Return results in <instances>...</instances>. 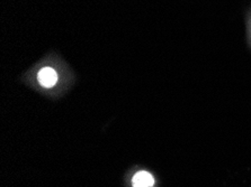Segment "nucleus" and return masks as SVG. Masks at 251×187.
<instances>
[{
  "label": "nucleus",
  "instance_id": "obj_1",
  "mask_svg": "<svg viewBox=\"0 0 251 187\" xmlns=\"http://www.w3.org/2000/svg\"><path fill=\"white\" fill-rule=\"evenodd\" d=\"M37 79H39L41 85H43L45 87H52L55 84L56 81H58V75H56L55 71L53 70V68L44 67L39 72Z\"/></svg>",
  "mask_w": 251,
  "mask_h": 187
},
{
  "label": "nucleus",
  "instance_id": "obj_2",
  "mask_svg": "<svg viewBox=\"0 0 251 187\" xmlns=\"http://www.w3.org/2000/svg\"><path fill=\"white\" fill-rule=\"evenodd\" d=\"M153 183V177L147 171H139L133 178V187H152Z\"/></svg>",
  "mask_w": 251,
  "mask_h": 187
}]
</instances>
